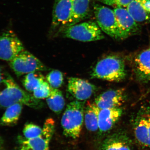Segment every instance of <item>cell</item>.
<instances>
[{"label": "cell", "instance_id": "cell-5", "mask_svg": "<svg viewBox=\"0 0 150 150\" xmlns=\"http://www.w3.org/2000/svg\"><path fill=\"white\" fill-rule=\"evenodd\" d=\"M42 129L41 135L34 139H27L24 137H18V150H49V144L55 131L54 119H46Z\"/></svg>", "mask_w": 150, "mask_h": 150}, {"label": "cell", "instance_id": "cell-27", "mask_svg": "<svg viewBox=\"0 0 150 150\" xmlns=\"http://www.w3.org/2000/svg\"><path fill=\"white\" fill-rule=\"evenodd\" d=\"M146 11L150 13V0H138Z\"/></svg>", "mask_w": 150, "mask_h": 150}, {"label": "cell", "instance_id": "cell-29", "mask_svg": "<svg viewBox=\"0 0 150 150\" xmlns=\"http://www.w3.org/2000/svg\"><path fill=\"white\" fill-rule=\"evenodd\" d=\"M0 150H1V149H0Z\"/></svg>", "mask_w": 150, "mask_h": 150}, {"label": "cell", "instance_id": "cell-26", "mask_svg": "<svg viewBox=\"0 0 150 150\" xmlns=\"http://www.w3.org/2000/svg\"><path fill=\"white\" fill-rule=\"evenodd\" d=\"M145 107L147 119L148 147H150V101Z\"/></svg>", "mask_w": 150, "mask_h": 150}, {"label": "cell", "instance_id": "cell-21", "mask_svg": "<svg viewBox=\"0 0 150 150\" xmlns=\"http://www.w3.org/2000/svg\"><path fill=\"white\" fill-rule=\"evenodd\" d=\"M49 108L57 114L62 112L65 105V101L62 92L58 89L52 88L51 95L46 98Z\"/></svg>", "mask_w": 150, "mask_h": 150}, {"label": "cell", "instance_id": "cell-6", "mask_svg": "<svg viewBox=\"0 0 150 150\" xmlns=\"http://www.w3.org/2000/svg\"><path fill=\"white\" fill-rule=\"evenodd\" d=\"M10 65L18 77L30 73L48 70L47 67L39 59L25 50L11 61Z\"/></svg>", "mask_w": 150, "mask_h": 150}, {"label": "cell", "instance_id": "cell-2", "mask_svg": "<svg viewBox=\"0 0 150 150\" xmlns=\"http://www.w3.org/2000/svg\"><path fill=\"white\" fill-rule=\"evenodd\" d=\"M125 63L118 55L110 54L99 60L92 71V78L118 82L126 77Z\"/></svg>", "mask_w": 150, "mask_h": 150}, {"label": "cell", "instance_id": "cell-22", "mask_svg": "<svg viewBox=\"0 0 150 150\" xmlns=\"http://www.w3.org/2000/svg\"><path fill=\"white\" fill-rule=\"evenodd\" d=\"M44 81V76L40 72H35L25 75L23 80V84L27 91L33 92Z\"/></svg>", "mask_w": 150, "mask_h": 150}, {"label": "cell", "instance_id": "cell-11", "mask_svg": "<svg viewBox=\"0 0 150 150\" xmlns=\"http://www.w3.org/2000/svg\"><path fill=\"white\" fill-rule=\"evenodd\" d=\"M133 71L138 81L150 83V47L144 49L134 57Z\"/></svg>", "mask_w": 150, "mask_h": 150}, {"label": "cell", "instance_id": "cell-17", "mask_svg": "<svg viewBox=\"0 0 150 150\" xmlns=\"http://www.w3.org/2000/svg\"><path fill=\"white\" fill-rule=\"evenodd\" d=\"M100 109L94 103L88 102L84 110L85 125L88 131L95 132L98 130V114Z\"/></svg>", "mask_w": 150, "mask_h": 150}, {"label": "cell", "instance_id": "cell-20", "mask_svg": "<svg viewBox=\"0 0 150 150\" xmlns=\"http://www.w3.org/2000/svg\"><path fill=\"white\" fill-rule=\"evenodd\" d=\"M137 23H145L150 20V13L144 9L138 0H134L126 7Z\"/></svg>", "mask_w": 150, "mask_h": 150}, {"label": "cell", "instance_id": "cell-4", "mask_svg": "<svg viewBox=\"0 0 150 150\" xmlns=\"http://www.w3.org/2000/svg\"><path fill=\"white\" fill-rule=\"evenodd\" d=\"M63 36L82 42H91L104 38L102 30L94 21L84 22L66 28L62 31Z\"/></svg>", "mask_w": 150, "mask_h": 150}, {"label": "cell", "instance_id": "cell-3", "mask_svg": "<svg viewBox=\"0 0 150 150\" xmlns=\"http://www.w3.org/2000/svg\"><path fill=\"white\" fill-rule=\"evenodd\" d=\"M86 101L75 100L67 105L61 124L66 137L76 139L80 136L84 117Z\"/></svg>", "mask_w": 150, "mask_h": 150}, {"label": "cell", "instance_id": "cell-1", "mask_svg": "<svg viewBox=\"0 0 150 150\" xmlns=\"http://www.w3.org/2000/svg\"><path fill=\"white\" fill-rule=\"evenodd\" d=\"M2 83L5 87L0 91L1 107L7 108L17 103L34 109H40L43 107L42 101L21 88L10 76L4 79Z\"/></svg>", "mask_w": 150, "mask_h": 150}, {"label": "cell", "instance_id": "cell-28", "mask_svg": "<svg viewBox=\"0 0 150 150\" xmlns=\"http://www.w3.org/2000/svg\"><path fill=\"white\" fill-rule=\"evenodd\" d=\"M4 79L3 77L2 74L1 69V68H0V83H2Z\"/></svg>", "mask_w": 150, "mask_h": 150}, {"label": "cell", "instance_id": "cell-15", "mask_svg": "<svg viewBox=\"0 0 150 150\" xmlns=\"http://www.w3.org/2000/svg\"><path fill=\"white\" fill-rule=\"evenodd\" d=\"M134 123V135L137 142L148 147L147 119L145 106L141 107L137 112Z\"/></svg>", "mask_w": 150, "mask_h": 150}, {"label": "cell", "instance_id": "cell-19", "mask_svg": "<svg viewBox=\"0 0 150 150\" xmlns=\"http://www.w3.org/2000/svg\"><path fill=\"white\" fill-rule=\"evenodd\" d=\"M22 103H16L7 108L6 110L0 121L3 126H11L17 123L23 109Z\"/></svg>", "mask_w": 150, "mask_h": 150}, {"label": "cell", "instance_id": "cell-7", "mask_svg": "<svg viewBox=\"0 0 150 150\" xmlns=\"http://www.w3.org/2000/svg\"><path fill=\"white\" fill-rule=\"evenodd\" d=\"M93 11L97 23L102 30L110 37L120 40L119 28L113 10L98 4H94Z\"/></svg>", "mask_w": 150, "mask_h": 150}, {"label": "cell", "instance_id": "cell-14", "mask_svg": "<svg viewBox=\"0 0 150 150\" xmlns=\"http://www.w3.org/2000/svg\"><path fill=\"white\" fill-rule=\"evenodd\" d=\"M121 107L100 109L98 114V130L102 133L112 129L123 114Z\"/></svg>", "mask_w": 150, "mask_h": 150}, {"label": "cell", "instance_id": "cell-13", "mask_svg": "<svg viewBox=\"0 0 150 150\" xmlns=\"http://www.w3.org/2000/svg\"><path fill=\"white\" fill-rule=\"evenodd\" d=\"M97 91L96 86L88 81L71 77L68 81V91L77 100L86 101Z\"/></svg>", "mask_w": 150, "mask_h": 150}, {"label": "cell", "instance_id": "cell-8", "mask_svg": "<svg viewBox=\"0 0 150 150\" xmlns=\"http://www.w3.org/2000/svg\"><path fill=\"white\" fill-rule=\"evenodd\" d=\"M24 50L21 41L12 31H6L0 36V59L11 62Z\"/></svg>", "mask_w": 150, "mask_h": 150}, {"label": "cell", "instance_id": "cell-24", "mask_svg": "<svg viewBox=\"0 0 150 150\" xmlns=\"http://www.w3.org/2000/svg\"><path fill=\"white\" fill-rule=\"evenodd\" d=\"M43 129L40 126L32 123L25 124L23 129V137L27 139H31L40 136Z\"/></svg>", "mask_w": 150, "mask_h": 150}, {"label": "cell", "instance_id": "cell-16", "mask_svg": "<svg viewBox=\"0 0 150 150\" xmlns=\"http://www.w3.org/2000/svg\"><path fill=\"white\" fill-rule=\"evenodd\" d=\"M90 2L91 0H74L71 16L64 28L79 23L87 18Z\"/></svg>", "mask_w": 150, "mask_h": 150}, {"label": "cell", "instance_id": "cell-9", "mask_svg": "<svg viewBox=\"0 0 150 150\" xmlns=\"http://www.w3.org/2000/svg\"><path fill=\"white\" fill-rule=\"evenodd\" d=\"M74 0H55L52 12L51 28L62 31L69 22L72 13Z\"/></svg>", "mask_w": 150, "mask_h": 150}, {"label": "cell", "instance_id": "cell-23", "mask_svg": "<svg viewBox=\"0 0 150 150\" xmlns=\"http://www.w3.org/2000/svg\"><path fill=\"white\" fill-rule=\"evenodd\" d=\"M46 80L52 88L58 89L63 84L64 76L63 73L59 70H53L46 76Z\"/></svg>", "mask_w": 150, "mask_h": 150}, {"label": "cell", "instance_id": "cell-25", "mask_svg": "<svg viewBox=\"0 0 150 150\" xmlns=\"http://www.w3.org/2000/svg\"><path fill=\"white\" fill-rule=\"evenodd\" d=\"M52 88L48 83L44 81L39 87L33 92V96L38 99L47 98L51 95Z\"/></svg>", "mask_w": 150, "mask_h": 150}, {"label": "cell", "instance_id": "cell-12", "mask_svg": "<svg viewBox=\"0 0 150 150\" xmlns=\"http://www.w3.org/2000/svg\"><path fill=\"white\" fill-rule=\"evenodd\" d=\"M126 100L124 88L110 89L100 94L94 103L100 109L121 107Z\"/></svg>", "mask_w": 150, "mask_h": 150}, {"label": "cell", "instance_id": "cell-10", "mask_svg": "<svg viewBox=\"0 0 150 150\" xmlns=\"http://www.w3.org/2000/svg\"><path fill=\"white\" fill-rule=\"evenodd\" d=\"M113 11L118 22L120 40L136 35L140 32L139 25L134 20L127 9L123 7L115 8Z\"/></svg>", "mask_w": 150, "mask_h": 150}, {"label": "cell", "instance_id": "cell-18", "mask_svg": "<svg viewBox=\"0 0 150 150\" xmlns=\"http://www.w3.org/2000/svg\"><path fill=\"white\" fill-rule=\"evenodd\" d=\"M101 150H131V149L127 138L115 134L104 140Z\"/></svg>", "mask_w": 150, "mask_h": 150}]
</instances>
